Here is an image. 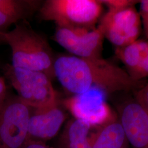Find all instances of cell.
<instances>
[{
  "instance_id": "6da1fadb",
  "label": "cell",
  "mask_w": 148,
  "mask_h": 148,
  "mask_svg": "<svg viewBox=\"0 0 148 148\" xmlns=\"http://www.w3.org/2000/svg\"><path fill=\"white\" fill-rule=\"evenodd\" d=\"M54 73L64 90L73 95L93 88L110 93L131 90L139 85L128 73L101 57L59 56L55 58Z\"/></svg>"
},
{
  "instance_id": "7a4b0ae2",
  "label": "cell",
  "mask_w": 148,
  "mask_h": 148,
  "mask_svg": "<svg viewBox=\"0 0 148 148\" xmlns=\"http://www.w3.org/2000/svg\"><path fill=\"white\" fill-rule=\"evenodd\" d=\"M12 54V66L46 74L50 79L55 77V58L47 41L34 30L25 21L16 24L10 32L3 34Z\"/></svg>"
},
{
  "instance_id": "3957f363",
  "label": "cell",
  "mask_w": 148,
  "mask_h": 148,
  "mask_svg": "<svg viewBox=\"0 0 148 148\" xmlns=\"http://www.w3.org/2000/svg\"><path fill=\"white\" fill-rule=\"evenodd\" d=\"M102 5L97 0H47L41 5L39 16L59 27L92 30L101 16Z\"/></svg>"
},
{
  "instance_id": "277c9868",
  "label": "cell",
  "mask_w": 148,
  "mask_h": 148,
  "mask_svg": "<svg viewBox=\"0 0 148 148\" xmlns=\"http://www.w3.org/2000/svg\"><path fill=\"white\" fill-rule=\"evenodd\" d=\"M5 77L16 90L18 97L34 109L52 106L58 102V95L46 74L29 69L14 68L7 64Z\"/></svg>"
},
{
  "instance_id": "5b68a950",
  "label": "cell",
  "mask_w": 148,
  "mask_h": 148,
  "mask_svg": "<svg viewBox=\"0 0 148 148\" xmlns=\"http://www.w3.org/2000/svg\"><path fill=\"white\" fill-rule=\"evenodd\" d=\"M32 108L8 95L0 110V148H23L28 140Z\"/></svg>"
},
{
  "instance_id": "8992f818",
  "label": "cell",
  "mask_w": 148,
  "mask_h": 148,
  "mask_svg": "<svg viewBox=\"0 0 148 148\" xmlns=\"http://www.w3.org/2000/svg\"><path fill=\"white\" fill-rule=\"evenodd\" d=\"M140 16L134 6L118 11L108 10L98 27L104 37L117 47L137 40L140 33Z\"/></svg>"
},
{
  "instance_id": "52a82bcc",
  "label": "cell",
  "mask_w": 148,
  "mask_h": 148,
  "mask_svg": "<svg viewBox=\"0 0 148 148\" xmlns=\"http://www.w3.org/2000/svg\"><path fill=\"white\" fill-rule=\"evenodd\" d=\"M104 37L98 27L92 30L57 27L53 38L72 56L93 58L101 57Z\"/></svg>"
},
{
  "instance_id": "ba28073f",
  "label": "cell",
  "mask_w": 148,
  "mask_h": 148,
  "mask_svg": "<svg viewBox=\"0 0 148 148\" xmlns=\"http://www.w3.org/2000/svg\"><path fill=\"white\" fill-rule=\"evenodd\" d=\"M104 95L103 91L93 88L66 99L63 105L75 119L87 122L92 127L103 126L112 120Z\"/></svg>"
},
{
  "instance_id": "9c48e42d",
  "label": "cell",
  "mask_w": 148,
  "mask_h": 148,
  "mask_svg": "<svg viewBox=\"0 0 148 148\" xmlns=\"http://www.w3.org/2000/svg\"><path fill=\"white\" fill-rule=\"evenodd\" d=\"M66 119L59 101L41 109H32L27 140L46 143L57 135Z\"/></svg>"
},
{
  "instance_id": "30bf717a",
  "label": "cell",
  "mask_w": 148,
  "mask_h": 148,
  "mask_svg": "<svg viewBox=\"0 0 148 148\" xmlns=\"http://www.w3.org/2000/svg\"><path fill=\"white\" fill-rule=\"evenodd\" d=\"M120 123L132 148H148V112L136 100L122 107Z\"/></svg>"
},
{
  "instance_id": "8fae6325",
  "label": "cell",
  "mask_w": 148,
  "mask_h": 148,
  "mask_svg": "<svg viewBox=\"0 0 148 148\" xmlns=\"http://www.w3.org/2000/svg\"><path fill=\"white\" fill-rule=\"evenodd\" d=\"M42 3L35 0H0V34L6 32L13 24L25 21Z\"/></svg>"
},
{
  "instance_id": "7c38bea8",
  "label": "cell",
  "mask_w": 148,
  "mask_h": 148,
  "mask_svg": "<svg viewBox=\"0 0 148 148\" xmlns=\"http://www.w3.org/2000/svg\"><path fill=\"white\" fill-rule=\"evenodd\" d=\"M92 126L87 122L75 119L70 120L64 128L59 148H92L89 136Z\"/></svg>"
},
{
  "instance_id": "4fadbf2b",
  "label": "cell",
  "mask_w": 148,
  "mask_h": 148,
  "mask_svg": "<svg viewBox=\"0 0 148 148\" xmlns=\"http://www.w3.org/2000/svg\"><path fill=\"white\" fill-rule=\"evenodd\" d=\"M92 148H129L120 122L111 120L91 136Z\"/></svg>"
},
{
  "instance_id": "5bb4252c",
  "label": "cell",
  "mask_w": 148,
  "mask_h": 148,
  "mask_svg": "<svg viewBox=\"0 0 148 148\" xmlns=\"http://www.w3.org/2000/svg\"><path fill=\"white\" fill-rule=\"evenodd\" d=\"M148 52V41L136 40L125 46L117 47L116 56L132 74L138 68Z\"/></svg>"
},
{
  "instance_id": "9a60e30c",
  "label": "cell",
  "mask_w": 148,
  "mask_h": 148,
  "mask_svg": "<svg viewBox=\"0 0 148 148\" xmlns=\"http://www.w3.org/2000/svg\"><path fill=\"white\" fill-rule=\"evenodd\" d=\"M102 4L106 5L111 11H118L134 6L137 1L132 0H102Z\"/></svg>"
},
{
  "instance_id": "2e32d148",
  "label": "cell",
  "mask_w": 148,
  "mask_h": 148,
  "mask_svg": "<svg viewBox=\"0 0 148 148\" xmlns=\"http://www.w3.org/2000/svg\"><path fill=\"white\" fill-rule=\"evenodd\" d=\"M131 76L133 79L137 81L148 77V52L140 66L131 75Z\"/></svg>"
},
{
  "instance_id": "e0dca14e",
  "label": "cell",
  "mask_w": 148,
  "mask_h": 148,
  "mask_svg": "<svg viewBox=\"0 0 148 148\" xmlns=\"http://www.w3.org/2000/svg\"><path fill=\"white\" fill-rule=\"evenodd\" d=\"M140 4V16L143 23L145 34L148 38V0L139 1Z\"/></svg>"
},
{
  "instance_id": "ac0fdd59",
  "label": "cell",
  "mask_w": 148,
  "mask_h": 148,
  "mask_svg": "<svg viewBox=\"0 0 148 148\" xmlns=\"http://www.w3.org/2000/svg\"><path fill=\"white\" fill-rule=\"evenodd\" d=\"M136 101L148 112V84L139 90L136 93Z\"/></svg>"
},
{
  "instance_id": "d6986e66",
  "label": "cell",
  "mask_w": 148,
  "mask_h": 148,
  "mask_svg": "<svg viewBox=\"0 0 148 148\" xmlns=\"http://www.w3.org/2000/svg\"><path fill=\"white\" fill-rule=\"evenodd\" d=\"M8 96L4 77L0 76V110Z\"/></svg>"
},
{
  "instance_id": "ffe728a7",
  "label": "cell",
  "mask_w": 148,
  "mask_h": 148,
  "mask_svg": "<svg viewBox=\"0 0 148 148\" xmlns=\"http://www.w3.org/2000/svg\"><path fill=\"white\" fill-rule=\"evenodd\" d=\"M23 148H56L50 147L46 143L41 142L27 140V143Z\"/></svg>"
}]
</instances>
